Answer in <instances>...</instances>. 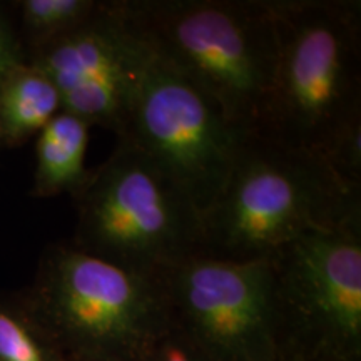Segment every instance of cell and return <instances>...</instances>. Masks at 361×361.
<instances>
[{
    "instance_id": "cell-16",
    "label": "cell",
    "mask_w": 361,
    "mask_h": 361,
    "mask_svg": "<svg viewBox=\"0 0 361 361\" xmlns=\"http://www.w3.org/2000/svg\"><path fill=\"white\" fill-rule=\"evenodd\" d=\"M279 361H333V360H324V358H313V356H305V355H296V353H283Z\"/></svg>"
},
{
    "instance_id": "cell-5",
    "label": "cell",
    "mask_w": 361,
    "mask_h": 361,
    "mask_svg": "<svg viewBox=\"0 0 361 361\" xmlns=\"http://www.w3.org/2000/svg\"><path fill=\"white\" fill-rule=\"evenodd\" d=\"M74 201L78 226L71 243L109 263L157 274L200 251V211L156 162L124 139L90 171Z\"/></svg>"
},
{
    "instance_id": "cell-8",
    "label": "cell",
    "mask_w": 361,
    "mask_h": 361,
    "mask_svg": "<svg viewBox=\"0 0 361 361\" xmlns=\"http://www.w3.org/2000/svg\"><path fill=\"white\" fill-rule=\"evenodd\" d=\"M169 318L218 361H279L284 338L271 258L192 255L157 273Z\"/></svg>"
},
{
    "instance_id": "cell-3",
    "label": "cell",
    "mask_w": 361,
    "mask_h": 361,
    "mask_svg": "<svg viewBox=\"0 0 361 361\" xmlns=\"http://www.w3.org/2000/svg\"><path fill=\"white\" fill-rule=\"evenodd\" d=\"M273 2L278 57L256 130L324 157L361 117V4Z\"/></svg>"
},
{
    "instance_id": "cell-2",
    "label": "cell",
    "mask_w": 361,
    "mask_h": 361,
    "mask_svg": "<svg viewBox=\"0 0 361 361\" xmlns=\"http://www.w3.org/2000/svg\"><path fill=\"white\" fill-rule=\"evenodd\" d=\"M146 47L256 130L278 57L273 0H119Z\"/></svg>"
},
{
    "instance_id": "cell-1",
    "label": "cell",
    "mask_w": 361,
    "mask_h": 361,
    "mask_svg": "<svg viewBox=\"0 0 361 361\" xmlns=\"http://www.w3.org/2000/svg\"><path fill=\"white\" fill-rule=\"evenodd\" d=\"M361 213V192L318 152L250 130L223 188L201 216L197 255L216 259L269 258L311 231Z\"/></svg>"
},
{
    "instance_id": "cell-7",
    "label": "cell",
    "mask_w": 361,
    "mask_h": 361,
    "mask_svg": "<svg viewBox=\"0 0 361 361\" xmlns=\"http://www.w3.org/2000/svg\"><path fill=\"white\" fill-rule=\"evenodd\" d=\"M269 258L283 353L361 361V213L305 234Z\"/></svg>"
},
{
    "instance_id": "cell-10",
    "label": "cell",
    "mask_w": 361,
    "mask_h": 361,
    "mask_svg": "<svg viewBox=\"0 0 361 361\" xmlns=\"http://www.w3.org/2000/svg\"><path fill=\"white\" fill-rule=\"evenodd\" d=\"M90 126L85 121L61 111L35 135V171L30 194L52 197L78 194L87 183L85 168Z\"/></svg>"
},
{
    "instance_id": "cell-11",
    "label": "cell",
    "mask_w": 361,
    "mask_h": 361,
    "mask_svg": "<svg viewBox=\"0 0 361 361\" xmlns=\"http://www.w3.org/2000/svg\"><path fill=\"white\" fill-rule=\"evenodd\" d=\"M61 111V92L52 80L35 66L22 62L0 85V144L20 146Z\"/></svg>"
},
{
    "instance_id": "cell-14",
    "label": "cell",
    "mask_w": 361,
    "mask_h": 361,
    "mask_svg": "<svg viewBox=\"0 0 361 361\" xmlns=\"http://www.w3.org/2000/svg\"><path fill=\"white\" fill-rule=\"evenodd\" d=\"M137 361H218L169 318L162 331L146 346Z\"/></svg>"
},
{
    "instance_id": "cell-6",
    "label": "cell",
    "mask_w": 361,
    "mask_h": 361,
    "mask_svg": "<svg viewBox=\"0 0 361 361\" xmlns=\"http://www.w3.org/2000/svg\"><path fill=\"white\" fill-rule=\"evenodd\" d=\"M246 133L229 123L213 97L149 51L117 139L156 162L202 216Z\"/></svg>"
},
{
    "instance_id": "cell-12",
    "label": "cell",
    "mask_w": 361,
    "mask_h": 361,
    "mask_svg": "<svg viewBox=\"0 0 361 361\" xmlns=\"http://www.w3.org/2000/svg\"><path fill=\"white\" fill-rule=\"evenodd\" d=\"M12 6L27 61L37 49L87 22L101 8L102 0H19Z\"/></svg>"
},
{
    "instance_id": "cell-15",
    "label": "cell",
    "mask_w": 361,
    "mask_h": 361,
    "mask_svg": "<svg viewBox=\"0 0 361 361\" xmlns=\"http://www.w3.org/2000/svg\"><path fill=\"white\" fill-rule=\"evenodd\" d=\"M25 62L16 22L7 13V8L0 6V85L11 72Z\"/></svg>"
},
{
    "instance_id": "cell-4",
    "label": "cell",
    "mask_w": 361,
    "mask_h": 361,
    "mask_svg": "<svg viewBox=\"0 0 361 361\" xmlns=\"http://www.w3.org/2000/svg\"><path fill=\"white\" fill-rule=\"evenodd\" d=\"M22 296L69 361H137L169 322L157 274L109 263L72 243L45 250Z\"/></svg>"
},
{
    "instance_id": "cell-13",
    "label": "cell",
    "mask_w": 361,
    "mask_h": 361,
    "mask_svg": "<svg viewBox=\"0 0 361 361\" xmlns=\"http://www.w3.org/2000/svg\"><path fill=\"white\" fill-rule=\"evenodd\" d=\"M0 361H69L20 295H0Z\"/></svg>"
},
{
    "instance_id": "cell-9",
    "label": "cell",
    "mask_w": 361,
    "mask_h": 361,
    "mask_svg": "<svg viewBox=\"0 0 361 361\" xmlns=\"http://www.w3.org/2000/svg\"><path fill=\"white\" fill-rule=\"evenodd\" d=\"M149 49L135 35L119 0H102L87 22L30 54L25 62L59 89L62 111L117 135Z\"/></svg>"
}]
</instances>
